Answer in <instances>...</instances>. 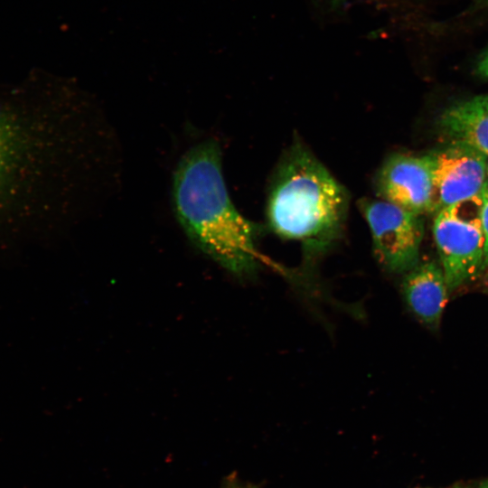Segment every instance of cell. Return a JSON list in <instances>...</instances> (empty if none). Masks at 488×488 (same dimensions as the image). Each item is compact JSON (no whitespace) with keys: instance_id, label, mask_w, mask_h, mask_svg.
Instances as JSON below:
<instances>
[{"instance_id":"obj_11","label":"cell","mask_w":488,"mask_h":488,"mask_svg":"<svg viewBox=\"0 0 488 488\" xmlns=\"http://www.w3.org/2000/svg\"><path fill=\"white\" fill-rule=\"evenodd\" d=\"M474 71L478 78L488 80V47L478 56Z\"/></svg>"},{"instance_id":"obj_13","label":"cell","mask_w":488,"mask_h":488,"mask_svg":"<svg viewBox=\"0 0 488 488\" xmlns=\"http://www.w3.org/2000/svg\"><path fill=\"white\" fill-rule=\"evenodd\" d=\"M225 488H256V486L251 484H242L238 482H233L226 485Z\"/></svg>"},{"instance_id":"obj_2","label":"cell","mask_w":488,"mask_h":488,"mask_svg":"<svg viewBox=\"0 0 488 488\" xmlns=\"http://www.w3.org/2000/svg\"><path fill=\"white\" fill-rule=\"evenodd\" d=\"M349 194L300 143L280 160L271 180L267 218L277 236L298 241L308 257L326 252L341 237Z\"/></svg>"},{"instance_id":"obj_9","label":"cell","mask_w":488,"mask_h":488,"mask_svg":"<svg viewBox=\"0 0 488 488\" xmlns=\"http://www.w3.org/2000/svg\"><path fill=\"white\" fill-rule=\"evenodd\" d=\"M23 145L15 122L0 113V199L11 187L20 168Z\"/></svg>"},{"instance_id":"obj_5","label":"cell","mask_w":488,"mask_h":488,"mask_svg":"<svg viewBox=\"0 0 488 488\" xmlns=\"http://www.w3.org/2000/svg\"><path fill=\"white\" fill-rule=\"evenodd\" d=\"M375 190L380 199L419 215L436 212L433 164L429 154L396 153L380 167Z\"/></svg>"},{"instance_id":"obj_3","label":"cell","mask_w":488,"mask_h":488,"mask_svg":"<svg viewBox=\"0 0 488 488\" xmlns=\"http://www.w3.org/2000/svg\"><path fill=\"white\" fill-rule=\"evenodd\" d=\"M433 236L450 291L483 270L482 192L435 213Z\"/></svg>"},{"instance_id":"obj_1","label":"cell","mask_w":488,"mask_h":488,"mask_svg":"<svg viewBox=\"0 0 488 488\" xmlns=\"http://www.w3.org/2000/svg\"><path fill=\"white\" fill-rule=\"evenodd\" d=\"M173 202L183 231L202 252L236 277L256 274L261 229L230 200L216 140L202 141L182 156L174 174Z\"/></svg>"},{"instance_id":"obj_4","label":"cell","mask_w":488,"mask_h":488,"mask_svg":"<svg viewBox=\"0 0 488 488\" xmlns=\"http://www.w3.org/2000/svg\"><path fill=\"white\" fill-rule=\"evenodd\" d=\"M359 205L380 265L391 273H407L413 268L419 258L424 216L382 199H362Z\"/></svg>"},{"instance_id":"obj_6","label":"cell","mask_w":488,"mask_h":488,"mask_svg":"<svg viewBox=\"0 0 488 488\" xmlns=\"http://www.w3.org/2000/svg\"><path fill=\"white\" fill-rule=\"evenodd\" d=\"M436 198V212L479 195L488 183V157L457 142L429 153Z\"/></svg>"},{"instance_id":"obj_10","label":"cell","mask_w":488,"mask_h":488,"mask_svg":"<svg viewBox=\"0 0 488 488\" xmlns=\"http://www.w3.org/2000/svg\"><path fill=\"white\" fill-rule=\"evenodd\" d=\"M482 222L484 234L483 269L488 267V183L482 192Z\"/></svg>"},{"instance_id":"obj_7","label":"cell","mask_w":488,"mask_h":488,"mask_svg":"<svg viewBox=\"0 0 488 488\" xmlns=\"http://www.w3.org/2000/svg\"><path fill=\"white\" fill-rule=\"evenodd\" d=\"M403 298L426 326L436 328L449 296V286L440 266L432 261L417 264L402 281Z\"/></svg>"},{"instance_id":"obj_12","label":"cell","mask_w":488,"mask_h":488,"mask_svg":"<svg viewBox=\"0 0 488 488\" xmlns=\"http://www.w3.org/2000/svg\"><path fill=\"white\" fill-rule=\"evenodd\" d=\"M473 7L474 9H488V0H474Z\"/></svg>"},{"instance_id":"obj_8","label":"cell","mask_w":488,"mask_h":488,"mask_svg":"<svg viewBox=\"0 0 488 488\" xmlns=\"http://www.w3.org/2000/svg\"><path fill=\"white\" fill-rule=\"evenodd\" d=\"M437 127L449 142L465 144L488 157V94L450 105L439 115Z\"/></svg>"},{"instance_id":"obj_14","label":"cell","mask_w":488,"mask_h":488,"mask_svg":"<svg viewBox=\"0 0 488 488\" xmlns=\"http://www.w3.org/2000/svg\"><path fill=\"white\" fill-rule=\"evenodd\" d=\"M476 488H488V479L482 481Z\"/></svg>"},{"instance_id":"obj_15","label":"cell","mask_w":488,"mask_h":488,"mask_svg":"<svg viewBox=\"0 0 488 488\" xmlns=\"http://www.w3.org/2000/svg\"><path fill=\"white\" fill-rule=\"evenodd\" d=\"M448 488H465V487H463V486H461V485H458V484H455V485L450 486V487H448Z\"/></svg>"}]
</instances>
